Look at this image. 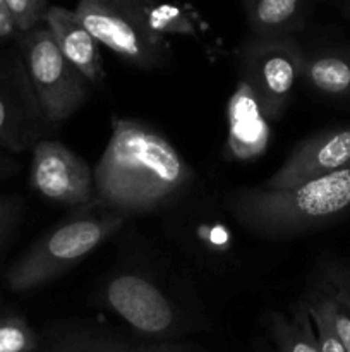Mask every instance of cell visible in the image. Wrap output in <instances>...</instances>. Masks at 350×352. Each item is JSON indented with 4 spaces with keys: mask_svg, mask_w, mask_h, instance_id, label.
I'll use <instances>...</instances> for the list:
<instances>
[{
    "mask_svg": "<svg viewBox=\"0 0 350 352\" xmlns=\"http://www.w3.org/2000/svg\"><path fill=\"white\" fill-rule=\"evenodd\" d=\"M304 48L297 36L247 34L235 50L240 82L249 88L268 120L278 122L302 81Z\"/></svg>",
    "mask_w": 350,
    "mask_h": 352,
    "instance_id": "cell-7",
    "label": "cell"
},
{
    "mask_svg": "<svg viewBox=\"0 0 350 352\" xmlns=\"http://www.w3.org/2000/svg\"><path fill=\"white\" fill-rule=\"evenodd\" d=\"M110 140L93 167L95 203L126 217L172 208L194 186V167L154 127L112 117Z\"/></svg>",
    "mask_w": 350,
    "mask_h": 352,
    "instance_id": "cell-1",
    "label": "cell"
},
{
    "mask_svg": "<svg viewBox=\"0 0 350 352\" xmlns=\"http://www.w3.org/2000/svg\"><path fill=\"white\" fill-rule=\"evenodd\" d=\"M268 119L257 105L256 98L249 91L244 82H240L239 91L233 95L229 103V126H230V143L239 140L240 134L246 129L242 141L235 153L242 158H253L263 153L268 140Z\"/></svg>",
    "mask_w": 350,
    "mask_h": 352,
    "instance_id": "cell-14",
    "label": "cell"
},
{
    "mask_svg": "<svg viewBox=\"0 0 350 352\" xmlns=\"http://www.w3.org/2000/svg\"><path fill=\"white\" fill-rule=\"evenodd\" d=\"M141 2H146V3H153V2H156V0H141Z\"/></svg>",
    "mask_w": 350,
    "mask_h": 352,
    "instance_id": "cell-27",
    "label": "cell"
},
{
    "mask_svg": "<svg viewBox=\"0 0 350 352\" xmlns=\"http://www.w3.org/2000/svg\"><path fill=\"white\" fill-rule=\"evenodd\" d=\"M343 12L350 17V0H343Z\"/></svg>",
    "mask_w": 350,
    "mask_h": 352,
    "instance_id": "cell-26",
    "label": "cell"
},
{
    "mask_svg": "<svg viewBox=\"0 0 350 352\" xmlns=\"http://www.w3.org/2000/svg\"><path fill=\"white\" fill-rule=\"evenodd\" d=\"M350 162V126L331 127L311 134L295 144L283 164L263 182L261 188L288 189L323 174L336 170Z\"/></svg>",
    "mask_w": 350,
    "mask_h": 352,
    "instance_id": "cell-10",
    "label": "cell"
},
{
    "mask_svg": "<svg viewBox=\"0 0 350 352\" xmlns=\"http://www.w3.org/2000/svg\"><path fill=\"white\" fill-rule=\"evenodd\" d=\"M127 220L129 217L95 201L72 210L7 268V287L26 292L57 280L119 234Z\"/></svg>",
    "mask_w": 350,
    "mask_h": 352,
    "instance_id": "cell-3",
    "label": "cell"
},
{
    "mask_svg": "<svg viewBox=\"0 0 350 352\" xmlns=\"http://www.w3.org/2000/svg\"><path fill=\"white\" fill-rule=\"evenodd\" d=\"M130 352H182L175 346L167 344H144V346H130Z\"/></svg>",
    "mask_w": 350,
    "mask_h": 352,
    "instance_id": "cell-25",
    "label": "cell"
},
{
    "mask_svg": "<svg viewBox=\"0 0 350 352\" xmlns=\"http://www.w3.org/2000/svg\"><path fill=\"white\" fill-rule=\"evenodd\" d=\"M307 305V302H305ZM309 313H311V318L314 322L316 336H318V344H319V352H345V347L342 346L340 339L336 337L335 330L331 329V325L328 323V320L318 311V309L307 306Z\"/></svg>",
    "mask_w": 350,
    "mask_h": 352,
    "instance_id": "cell-22",
    "label": "cell"
},
{
    "mask_svg": "<svg viewBox=\"0 0 350 352\" xmlns=\"http://www.w3.org/2000/svg\"><path fill=\"white\" fill-rule=\"evenodd\" d=\"M54 336L69 352H130L129 344L89 327H60Z\"/></svg>",
    "mask_w": 350,
    "mask_h": 352,
    "instance_id": "cell-16",
    "label": "cell"
},
{
    "mask_svg": "<svg viewBox=\"0 0 350 352\" xmlns=\"http://www.w3.org/2000/svg\"><path fill=\"white\" fill-rule=\"evenodd\" d=\"M250 36H297L305 28L309 0H239Z\"/></svg>",
    "mask_w": 350,
    "mask_h": 352,
    "instance_id": "cell-13",
    "label": "cell"
},
{
    "mask_svg": "<svg viewBox=\"0 0 350 352\" xmlns=\"http://www.w3.org/2000/svg\"><path fill=\"white\" fill-rule=\"evenodd\" d=\"M19 33L21 31L17 28L9 6H7L5 0H0V45L16 43Z\"/></svg>",
    "mask_w": 350,
    "mask_h": 352,
    "instance_id": "cell-23",
    "label": "cell"
},
{
    "mask_svg": "<svg viewBox=\"0 0 350 352\" xmlns=\"http://www.w3.org/2000/svg\"><path fill=\"white\" fill-rule=\"evenodd\" d=\"M43 23L64 57L88 79L89 85L102 88L105 85L106 71L103 67L100 43L82 24L75 10L50 6L45 14Z\"/></svg>",
    "mask_w": 350,
    "mask_h": 352,
    "instance_id": "cell-11",
    "label": "cell"
},
{
    "mask_svg": "<svg viewBox=\"0 0 350 352\" xmlns=\"http://www.w3.org/2000/svg\"><path fill=\"white\" fill-rule=\"evenodd\" d=\"M264 327L273 342L275 352H319L318 336L304 299L288 311H270Z\"/></svg>",
    "mask_w": 350,
    "mask_h": 352,
    "instance_id": "cell-15",
    "label": "cell"
},
{
    "mask_svg": "<svg viewBox=\"0 0 350 352\" xmlns=\"http://www.w3.org/2000/svg\"><path fill=\"white\" fill-rule=\"evenodd\" d=\"M24 208L21 196H0V256L16 237L24 219Z\"/></svg>",
    "mask_w": 350,
    "mask_h": 352,
    "instance_id": "cell-19",
    "label": "cell"
},
{
    "mask_svg": "<svg viewBox=\"0 0 350 352\" xmlns=\"http://www.w3.org/2000/svg\"><path fill=\"white\" fill-rule=\"evenodd\" d=\"M30 182L34 192L64 208H81L95 201L93 167L67 144L38 141L31 150Z\"/></svg>",
    "mask_w": 350,
    "mask_h": 352,
    "instance_id": "cell-9",
    "label": "cell"
},
{
    "mask_svg": "<svg viewBox=\"0 0 350 352\" xmlns=\"http://www.w3.org/2000/svg\"><path fill=\"white\" fill-rule=\"evenodd\" d=\"M141 0H79L75 14L100 45L141 71L163 69L172 48Z\"/></svg>",
    "mask_w": 350,
    "mask_h": 352,
    "instance_id": "cell-4",
    "label": "cell"
},
{
    "mask_svg": "<svg viewBox=\"0 0 350 352\" xmlns=\"http://www.w3.org/2000/svg\"><path fill=\"white\" fill-rule=\"evenodd\" d=\"M302 299L307 302V306L318 309L328 320V323L335 330L342 346L345 347V352H350V315L345 309V306L331 292H328L318 284L309 289L307 294Z\"/></svg>",
    "mask_w": 350,
    "mask_h": 352,
    "instance_id": "cell-17",
    "label": "cell"
},
{
    "mask_svg": "<svg viewBox=\"0 0 350 352\" xmlns=\"http://www.w3.org/2000/svg\"><path fill=\"white\" fill-rule=\"evenodd\" d=\"M223 206L247 234L283 241L312 232L350 212V162L295 188L230 189Z\"/></svg>",
    "mask_w": 350,
    "mask_h": 352,
    "instance_id": "cell-2",
    "label": "cell"
},
{
    "mask_svg": "<svg viewBox=\"0 0 350 352\" xmlns=\"http://www.w3.org/2000/svg\"><path fill=\"white\" fill-rule=\"evenodd\" d=\"M5 2L21 33L38 24H43L45 14L51 6L48 0H5Z\"/></svg>",
    "mask_w": 350,
    "mask_h": 352,
    "instance_id": "cell-21",
    "label": "cell"
},
{
    "mask_svg": "<svg viewBox=\"0 0 350 352\" xmlns=\"http://www.w3.org/2000/svg\"><path fill=\"white\" fill-rule=\"evenodd\" d=\"M302 82L323 98L350 103V45L304 48Z\"/></svg>",
    "mask_w": 350,
    "mask_h": 352,
    "instance_id": "cell-12",
    "label": "cell"
},
{
    "mask_svg": "<svg viewBox=\"0 0 350 352\" xmlns=\"http://www.w3.org/2000/svg\"><path fill=\"white\" fill-rule=\"evenodd\" d=\"M17 168H19V165H17L16 160H12V158L7 157V155L0 153V182L12 177L17 172Z\"/></svg>",
    "mask_w": 350,
    "mask_h": 352,
    "instance_id": "cell-24",
    "label": "cell"
},
{
    "mask_svg": "<svg viewBox=\"0 0 350 352\" xmlns=\"http://www.w3.org/2000/svg\"><path fill=\"white\" fill-rule=\"evenodd\" d=\"M16 43L41 110L57 129L84 107L93 86L58 50L45 23L19 33Z\"/></svg>",
    "mask_w": 350,
    "mask_h": 352,
    "instance_id": "cell-6",
    "label": "cell"
},
{
    "mask_svg": "<svg viewBox=\"0 0 350 352\" xmlns=\"http://www.w3.org/2000/svg\"><path fill=\"white\" fill-rule=\"evenodd\" d=\"M96 298L100 305L148 339H174L187 332L191 325L180 302L144 272H112L98 285Z\"/></svg>",
    "mask_w": 350,
    "mask_h": 352,
    "instance_id": "cell-5",
    "label": "cell"
},
{
    "mask_svg": "<svg viewBox=\"0 0 350 352\" xmlns=\"http://www.w3.org/2000/svg\"><path fill=\"white\" fill-rule=\"evenodd\" d=\"M318 285L331 292L350 315V265L328 261L321 268Z\"/></svg>",
    "mask_w": 350,
    "mask_h": 352,
    "instance_id": "cell-20",
    "label": "cell"
},
{
    "mask_svg": "<svg viewBox=\"0 0 350 352\" xmlns=\"http://www.w3.org/2000/svg\"><path fill=\"white\" fill-rule=\"evenodd\" d=\"M40 336L26 318L17 315L0 316V352H38Z\"/></svg>",
    "mask_w": 350,
    "mask_h": 352,
    "instance_id": "cell-18",
    "label": "cell"
},
{
    "mask_svg": "<svg viewBox=\"0 0 350 352\" xmlns=\"http://www.w3.org/2000/svg\"><path fill=\"white\" fill-rule=\"evenodd\" d=\"M51 131L55 129L34 95L19 47L0 45V148L23 153Z\"/></svg>",
    "mask_w": 350,
    "mask_h": 352,
    "instance_id": "cell-8",
    "label": "cell"
}]
</instances>
